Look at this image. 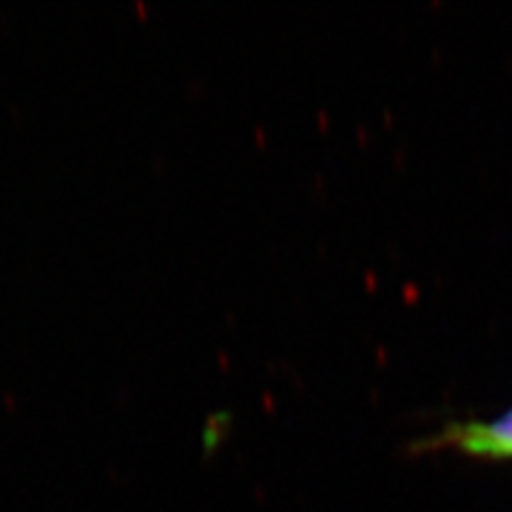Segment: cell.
Returning <instances> with one entry per match:
<instances>
[{
    "mask_svg": "<svg viewBox=\"0 0 512 512\" xmlns=\"http://www.w3.org/2000/svg\"><path fill=\"white\" fill-rule=\"evenodd\" d=\"M410 451H457L476 459H512V406L493 419L446 423L436 434L414 440Z\"/></svg>",
    "mask_w": 512,
    "mask_h": 512,
    "instance_id": "6da1fadb",
    "label": "cell"
}]
</instances>
